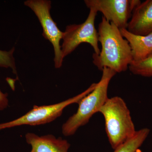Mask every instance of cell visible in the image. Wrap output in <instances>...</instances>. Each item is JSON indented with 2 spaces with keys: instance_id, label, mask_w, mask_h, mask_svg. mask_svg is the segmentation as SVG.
Instances as JSON below:
<instances>
[{
  "instance_id": "5bb4252c",
  "label": "cell",
  "mask_w": 152,
  "mask_h": 152,
  "mask_svg": "<svg viewBox=\"0 0 152 152\" xmlns=\"http://www.w3.org/2000/svg\"><path fill=\"white\" fill-rule=\"evenodd\" d=\"M8 94L3 93L0 89V111L5 109L8 106Z\"/></svg>"
},
{
  "instance_id": "52a82bcc",
  "label": "cell",
  "mask_w": 152,
  "mask_h": 152,
  "mask_svg": "<svg viewBox=\"0 0 152 152\" xmlns=\"http://www.w3.org/2000/svg\"><path fill=\"white\" fill-rule=\"evenodd\" d=\"M87 7L100 12L108 21L119 29H127L134 9L141 3L139 0H85Z\"/></svg>"
},
{
  "instance_id": "30bf717a",
  "label": "cell",
  "mask_w": 152,
  "mask_h": 152,
  "mask_svg": "<svg viewBox=\"0 0 152 152\" xmlns=\"http://www.w3.org/2000/svg\"><path fill=\"white\" fill-rule=\"evenodd\" d=\"M123 37L128 41L132 50L133 61L145 58L152 52V33L146 35H137L127 29H120Z\"/></svg>"
},
{
  "instance_id": "6da1fadb",
  "label": "cell",
  "mask_w": 152,
  "mask_h": 152,
  "mask_svg": "<svg viewBox=\"0 0 152 152\" xmlns=\"http://www.w3.org/2000/svg\"><path fill=\"white\" fill-rule=\"evenodd\" d=\"M100 53L93 55V62L99 70L104 68L117 73L125 72L133 61L129 44L122 35L120 30L113 23L102 17L98 28Z\"/></svg>"
},
{
  "instance_id": "7a4b0ae2",
  "label": "cell",
  "mask_w": 152,
  "mask_h": 152,
  "mask_svg": "<svg viewBox=\"0 0 152 152\" xmlns=\"http://www.w3.org/2000/svg\"><path fill=\"white\" fill-rule=\"evenodd\" d=\"M104 119L107 136L115 150L132 137L136 131L130 112L122 98H108L99 110Z\"/></svg>"
},
{
  "instance_id": "ba28073f",
  "label": "cell",
  "mask_w": 152,
  "mask_h": 152,
  "mask_svg": "<svg viewBox=\"0 0 152 152\" xmlns=\"http://www.w3.org/2000/svg\"><path fill=\"white\" fill-rule=\"evenodd\" d=\"M127 29L137 35L152 33V0L141 2L134 9Z\"/></svg>"
},
{
  "instance_id": "5b68a950",
  "label": "cell",
  "mask_w": 152,
  "mask_h": 152,
  "mask_svg": "<svg viewBox=\"0 0 152 152\" xmlns=\"http://www.w3.org/2000/svg\"><path fill=\"white\" fill-rule=\"evenodd\" d=\"M97 12L90 9L86 20L80 24L68 25L63 33L62 53L64 58L72 53L80 44L86 43L92 47L96 55L100 53L99 47V36L95 27Z\"/></svg>"
},
{
  "instance_id": "8fae6325",
  "label": "cell",
  "mask_w": 152,
  "mask_h": 152,
  "mask_svg": "<svg viewBox=\"0 0 152 152\" xmlns=\"http://www.w3.org/2000/svg\"><path fill=\"white\" fill-rule=\"evenodd\" d=\"M150 131L147 128L136 131L132 137L114 150V152H136L148 138Z\"/></svg>"
},
{
  "instance_id": "9c48e42d",
  "label": "cell",
  "mask_w": 152,
  "mask_h": 152,
  "mask_svg": "<svg viewBox=\"0 0 152 152\" xmlns=\"http://www.w3.org/2000/svg\"><path fill=\"white\" fill-rule=\"evenodd\" d=\"M26 141L31 146V152H68L70 144L61 137L56 138L53 135L43 136L28 133L26 135Z\"/></svg>"
},
{
  "instance_id": "277c9868",
  "label": "cell",
  "mask_w": 152,
  "mask_h": 152,
  "mask_svg": "<svg viewBox=\"0 0 152 152\" xmlns=\"http://www.w3.org/2000/svg\"><path fill=\"white\" fill-rule=\"evenodd\" d=\"M96 84H92L83 92L58 103L49 105H34L31 110L17 119L0 124V130L22 125L38 126L51 122L61 115L66 107L72 104H78L94 89Z\"/></svg>"
},
{
  "instance_id": "7c38bea8",
  "label": "cell",
  "mask_w": 152,
  "mask_h": 152,
  "mask_svg": "<svg viewBox=\"0 0 152 152\" xmlns=\"http://www.w3.org/2000/svg\"><path fill=\"white\" fill-rule=\"evenodd\" d=\"M129 69L136 75L152 77V52L142 61H133L129 66Z\"/></svg>"
},
{
  "instance_id": "8992f818",
  "label": "cell",
  "mask_w": 152,
  "mask_h": 152,
  "mask_svg": "<svg viewBox=\"0 0 152 152\" xmlns=\"http://www.w3.org/2000/svg\"><path fill=\"white\" fill-rule=\"evenodd\" d=\"M25 6L31 9L37 17L43 29L42 36L51 43L54 51V65L56 69L62 66L64 58L60 42L63 33L52 18L50 14L51 1L49 0H27Z\"/></svg>"
},
{
  "instance_id": "3957f363",
  "label": "cell",
  "mask_w": 152,
  "mask_h": 152,
  "mask_svg": "<svg viewBox=\"0 0 152 152\" xmlns=\"http://www.w3.org/2000/svg\"><path fill=\"white\" fill-rule=\"evenodd\" d=\"M102 72L101 80L94 89L80 101L77 112L63 124L62 131L64 135H73L79 128L88 124L108 99L109 84L116 72L107 68H104Z\"/></svg>"
},
{
  "instance_id": "4fadbf2b",
  "label": "cell",
  "mask_w": 152,
  "mask_h": 152,
  "mask_svg": "<svg viewBox=\"0 0 152 152\" xmlns=\"http://www.w3.org/2000/svg\"><path fill=\"white\" fill-rule=\"evenodd\" d=\"M15 48L9 51L0 50V68H10L14 74L17 75L15 61L14 57Z\"/></svg>"
}]
</instances>
